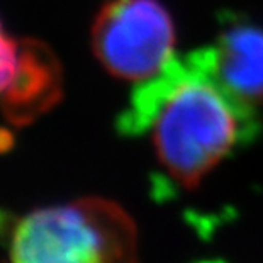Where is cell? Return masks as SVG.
<instances>
[{"mask_svg":"<svg viewBox=\"0 0 263 263\" xmlns=\"http://www.w3.org/2000/svg\"><path fill=\"white\" fill-rule=\"evenodd\" d=\"M253 119L194 53L173 60L143 82L122 117V129L146 133L160 168L178 187L194 190L253 133Z\"/></svg>","mask_w":263,"mask_h":263,"instance_id":"6da1fadb","label":"cell"},{"mask_svg":"<svg viewBox=\"0 0 263 263\" xmlns=\"http://www.w3.org/2000/svg\"><path fill=\"white\" fill-rule=\"evenodd\" d=\"M12 263H138L133 217L109 199L36 209L15 224Z\"/></svg>","mask_w":263,"mask_h":263,"instance_id":"7a4b0ae2","label":"cell"},{"mask_svg":"<svg viewBox=\"0 0 263 263\" xmlns=\"http://www.w3.org/2000/svg\"><path fill=\"white\" fill-rule=\"evenodd\" d=\"M175 26L158 0H109L95 15L92 49L112 77L148 82L175 57Z\"/></svg>","mask_w":263,"mask_h":263,"instance_id":"3957f363","label":"cell"},{"mask_svg":"<svg viewBox=\"0 0 263 263\" xmlns=\"http://www.w3.org/2000/svg\"><path fill=\"white\" fill-rule=\"evenodd\" d=\"M63 99V68L44 41H19L17 70L0 97V109L10 124L29 126Z\"/></svg>","mask_w":263,"mask_h":263,"instance_id":"277c9868","label":"cell"},{"mask_svg":"<svg viewBox=\"0 0 263 263\" xmlns=\"http://www.w3.org/2000/svg\"><path fill=\"white\" fill-rule=\"evenodd\" d=\"M212 75L224 90L255 116L263 107V29L236 24L226 29L216 44L202 49Z\"/></svg>","mask_w":263,"mask_h":263,"instance_id":"5b68a950","label":"cell"},{"mask_svg":"<svg viewBox=\"0 0 263 263\" xmlns=\"http://www.w3.org/2000/svg\"><path fill=\"white\" fill-rule=\"evenodd\" d=\"M19 43L12 37H7L0 26V93L9 87L17 70Z\"/></svg>","mask_w":263,"mask_h":263,"instance_id":"8992f818","label":"cell"},{"mask_svg":"<svg viewBox=\"0 0 263 263\" xmlns=\"http://www.w3.org/2000/svg\"><path fill=\"white\" fill-rule=\"evenodd\" d=\"M14 143H15L14 133L7 129V127H0V155L9 153L14 148Z\"/></svg>","mask_w":263,"mask_h":263,"instance_id":"52a82bcc","label":"cell"}]
</instances>
